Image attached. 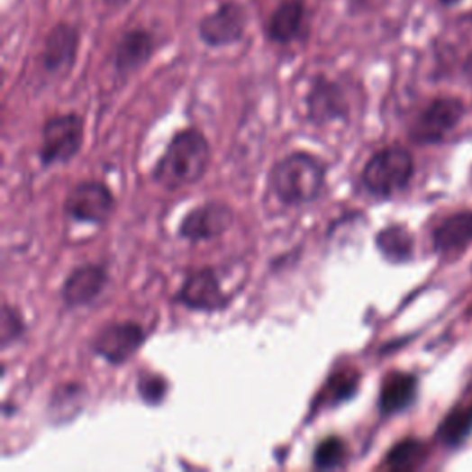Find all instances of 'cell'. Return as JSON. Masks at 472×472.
Masks as SVG:
<instances>
[{
	"mask_svg": "<svg viewBox=\"0 0 472 472\" xmlns=\"http://www.w3.org/2000/svg\"><path fill=\"white\" fill-rule=\"evenodd\" d=\"M349 459V449L341 438H325L313 450V467L322 470H332L345 467Z\"/></svg>",
	"mask_w": 472,
	"mask_h": 472,
	"instance_id": "7402d4cb",
	"label": "cell"
},
{
	"mask_svg": "<svg viewBox=\"0 0 472 472\" xmlns=\"http://www.w3.org/2000/svg\"><path fill=\"white\" fill-rule=\"evenodd\" d=\"M417 393L419 380L413 373L393 371L382 380L378 393V410L386 417L403 413L415 403Z\"/></svg>",
	"mask_w": 472,
	"mask_h": 472,
	"instance_id": "2e32d148",
	"label": "cell"
},
{
	"mask_svg": "<svg viewBox=\"0 0 472 472\" xmlns=\"http://www.w3.org/2000/svg\"><path fill=\"white\" fill-rule=\"evenodd\" d=\"M41 137V165H65L74 159L84 144V118L76 113L52 116L45 123Z\"/></svg>",
	"mask_w": 472,
	"mask_h": 472,
	"instance_id": "277c9868",
	"label": "cell"
},
{
	"mask_svg": "<svg viewBox=\"0 0 472 472\" xmlns=\"http://www.w3.org/2000/svg\"><path fill=\"white\" fill-rule=\"evenodd\" d=\"M232 222L234 213L227 204L207 202L204 205H198L183 218L177 232L183 241L198 244L222 236L231 229Z\"/></svg>",
	"mask_w": 472,
	"mask_h": 472,
	"instance_id": "30bf717a",
	"label": "cell"
},
{
	"mask_svg": "<svg viewBox=\"0 0 472 472\" xmlns=\"http://www.w3.org/2000/svg\"><path fill=\"white\" fill-rule=\"evenodd\" d=\"M470 67H472V58H470Z\"/></svg>",
	"mask_w": 472,
	"mask_h": 472,
	"instance_id": "4316f807",
	"label": "cell"
},
{
	"mask_svg": "<svg viewBox=\"0 0 472 472\" xmlns=\"http://www.w3.org/2000/svg\"><path fill=\"white\" fill-rule=\"evenodd\" d=\"M114 211L111 190L98 181H84L76 185L65 202V213L82 223L104 225Z\"/></svg>",
	"mask_w": 472,
	"mask_h": 472,
	"instance_id": "52a82bcc",
	"label": "cell"
},
{
	"mask_svg": "<svg viewBox=\"0 0 472 472\" xmlns=\"http://www.w3.org/2000/svg\"><path fill=\"white\" fill-rule=\"evenodd\" d=\"M428 458V445L421 440L408 438L399 441L386 454V467L393 470H412L421 467Z\"/></svg>",
	"mask_w": 472,
	"mask_h": 472,
	"instance_id": "ffe728a7",
	"label": "cell"
},
{
	"mask_svg": "<svg viewBox=\"0 0 472 472\" xmlns=\"http://www.w3.org/2000/svg\"><path fill=\"white\" fill-rule=\"evenodd\" d=\"M325 165L316 155L295 151L286 155L269 174V192L283 205L301 207L316 202L325 186Z\"/></svg>",
	"mask_w": 472,
	"mask_h": 472,
	"instance_id": "7a4b0ae2",
	"label": "cell"
},
{
	"mask_svg": "<svg viewBox=\"0 0 472 472\" xmlns=\"http://www.w3.org/2000/svg\"><path fill=\"white\" fill-rule=\"evenodd\" d=\"M209 163V141L200 130L188 128L170 141L165 155L155 165L151 177L167 190H179L198 183L205 176Z\"/></svg>",
	"mask_w": 472,
	"mask_h": 472,
	"instance_id": "6da1fadb",
	"label": "cell"
},
{
	"mask_svg": "<svg viewBox=\"0 0 472 472\" xmlns=\"http://www.w3.org/2000/svg\"><path fill=\"white\" fill-rule=\"evenodd\" d=\"M465 105L459 98L441 96L430 102L410 126V139L428 146L445 141L463 121Z\"/></svg>",
	"mask_w": 472,
	"mask_h": 472,
	"instance_id": "5b68a950",
	"label": "cell"
},
{
	"mask_svg": "<svg viewBox=\"0 0 472 472\" xmlns=\"http://www.w3.org/2000/svg\"><path fill=\"white\" fill-rule=\"evenodd\" d=\"M308 121L316 126H323L334 121H345L349 116V104L340 84L329 80V77H316L312 82V89L306 96Z\"/></svg>",
	"mask_w": 472,
	"mask_h": 472,
	"instance_id": "7c38bea8",
	"label": "cell"
},
{
	"mask_svg": "<svg viewBox=\"0 0 472 472\" xmlns=\"http://www.w3.org/2000/svg\"><path fill=\"white\" fill-rule=\"evenodd\" d=\"M137 391L146 404L157 406L161 404L168 395V382L161 375L142 373L137 380Z\"/></svg>",
	"mask_w": 472,
	"mask_h": 472,
	"instance_id": "603a6c76",
	"label": "cell"
},
{
	"mask_svg": "<svg viewBox=\"0 0 472 472\" xmlns=\"http://www.w3.org/2000/svg\"><path fill=\"white\" fill-rule=\"evenodd\" d=\"M472 436V401L456 404L436 430V440L445 449H459Z\"/></svg>",
	"mask_w": 472,
	"mask_h": 472,
	"instance_id": "d6986e66",
	"label": "cell"
},
{
	"mask_svg": "<svg viewBox=\"0 0 472 472\" xmlns=\"http://www.w3.org/2000/svg\"><path fill=\"white\" fill-rule=\"evenodd\" d=\"M472 244V211H458L445 216L431 231L434 251L445 257L458 255Z\"/></svg>",
	"mask_w": 472,
	"mask_h": 472,
	"instance_id": "9a60e30c",
	"label": "cell"
},
{
	"mask_svg": "<svg viewBox=\"0 0 472 472\" xmlns=\"http://www.w3.org/2000/svg\"><path fill=\"white\" fill-rule=\"evenodd\" d=\"M26 332V323L21 316V312L8 303L3 306V318H0V341L3 349L19 341Z\"/></svg>",
	"mask_w": 472,
	"mask_h": 472,
	"instance_id": "cb8c5ba5",
	"label": "cell"
},
{
	"mask_svg": "<svg viewBox=\"0 0 472 472\" xmlns=\"http://www.w3.org/2000/svg\"><path fill=\"white\" fill-rule=\"evenodd\" d=\"M413 157L403 146H387L377 151L362 170L364 188L375 198H393L406 190L413 177Z\"/></svg>",
	"mask_w": 472,
	"mask_h": 472,
	"instance_id": "3957f363",
	"label": "cell"
},
{
	"mask_svg": "<svg viewBox=\"0 0 472 472\" xmlns=\"http://www.w3.org/2000/svg\"><path fill=\"white\" fill-rule=\"evenodd\" d=\"M441 3L443 5H454V3H458V0H441Z\"/></svg>",
	"mask_w": 472,
	"mask_h": 472,
	"instance_id": "484cf974",
	"label": "cell"
},
{
	"mask_svg": "<svg viewBox=\"0 0 472 472\" xmlns=\"http://www.w3.org/2000/svg\"><path fill=\"white\" fill-rule=\"evenodd\" d=\"M126 5H130V0H105V6L111 10H123Z\"/></svg>",
	"mask_w": 472,
	"mask_h": 472,
	"instance_id": "d4e9b609",
	"label": "cell"
},
{
	"mask_svg": "<svg viewBox=\"0 0 472 472\" xmlns=\"http://www.w3.org/2000/svg\"><path fill=\"white\" fill-rule=\"evenodd\" d=\"M248 28V12L239 3H223L205 15L198 26L202 41L211 49L231 47L242 41Z\"/></svg>",
	"mask_w": 472,
	"mask_h": 472,
	"instance_id": "8992f818",
	"label": "cell"
},
{
	"mask_svg": "<svg viewBox=\"0 0 472 472\" xmlns=\"http://www.w3.org/2000/svg\"><path fill=\"white\" fill-rule=\"evenodd\" d=\"M306 6L304 0H285V3L275 10L268 21L266 35L271 43L290 45L301 37L304 30Z\"/></svg>",
	"mask_w": 472,
	"mask_h": 472,
	"instance_id": "e0dca14e",
	"label": "cell"
},
{
	"mask_svg": "<svg viewBox=\"0 0 472 472\" xmlns=\"http://www.w3.org/2000/svg\"><path fill=\"white\" fill-rule=\"evenodd\" d=\"M375 244L380 255L393 264H404L413 259L415 241L406 225L393 223L384 227L382 231H378Z\"/></svg>",
	"mask_w": 472,
	"mask_h": 472,
	"instance_id": "ac0fdd59",
	"label": "cell"
},
{
	"mask_svg": "<svg viewBox=\"0 0 472 472\" xmlns=\"http://www.w3.org/2000/svg\"><path fill=\"white\" fill-rule=\"evenodd\" d=\"M360 375L357 371H340L327 380L323 395H320V403L325 406H336L343 401H349L354 393L359 391Z\"/></svg>",
	"mask_w": 472,
	"mask_h": 472,
	"instance_id": "44dd1931",
	"label": "cell"
},
{
	"mask_svg": "<svg viewBox=\"0 0 472 472\" xmlns=\"http://www.w3.org/2000/svg\"><path fill=\"white\" fill-rule=\"evenodd\" d=\"M155 37L144 28L126 32L114 47L113 67L121 76H128L144 67L155 52Z\"/></svg>",
	"mask_w": 472,
	"mask_h": 472,
	"instance_id": "5bb4252c",
	"label": "cell"
},
{
	"mask_svg": "<svg viewBox=\"0 0 472 472\" xmlns=\"http://www.w3.org/2000/svg\"><path fill=\"white\" fill-rule=\"evenodd\" d=\"M176 301L190 310L213 313L227 306L229 295L223 294L216 271L213 268H202L192 271L185 279L176 294Z\"/></svg>",
	"mask_w": 472,
	"mask_h": 472,
	"instance_id": "9c48e42d",
	"label": "cell"
},
{
	"mask_svg": "<svg viewBox=\"0 0 472 472\" xmlns=\"http://www.w3.org/2000/svg\"><path fill=\"white\" fill-rule=\"evenodd\" d=\"M109 275L105 266L84 264L68 273L61 286V299L67 306H84L93 303L105 288Z\"/></svg>",
	"mask_w": 472,
	"mask_h": 472,
	"instance_id": "4fadbf2b",
	"label": "cell"
},
{
	"mask_svg": "<svg viewBox=\"0 0 472 472\" xmlns=\"http://www.w3.org/2000/svg\"><path fill=\"white\" fill-rule=\"evenodd\" d=\"M146 332L139 323L121 322L104 327L93 340V350L111 366H123L144 345Z\"/></svg>",
	"mask_w": 472,
	"mask_h": 472,
	"instance_id": "ba28073f",
	"label": "cell"
},
{
	"mask_svg": "<svg viewBox=\"0 0 472 472\" xmlns=\"http://www.w3.org/2000/svg\"><path fill=\"white\" fill-rule=\"evenodd\" d=\"M80 32L68 23H58L45 37L41 67L50 76H67L77 58Z\"/></svg>",
	"mask_w": 472,
	"mask_h": 472,
	"instance_id": "8fae6325",
	"label": "cell"
}]
</instances>
